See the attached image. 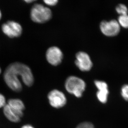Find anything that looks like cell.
Instances as JSON below:
<instances>
[{
  "mask_svg": "<svg viewBox=\"0 0 128 128\" xmlns=\"http://www.w3.org/2000/svg\"><path fill=\"white\" fill-rule=\"evenodd\" d=\"M19 76L28 87H31L34 84V76L28 66L19 62L11 63L5 70L4 78L6 85L14 91L20 92L22 90V84Z\"/></svg>",
  "mask_w": 128,
  "mask_h": 128,
  "instance_id": "obj_1",
  "label": "cell"
},
{
  "mask_svg": "<svg viewBox=\"0 0 128 128\" xmlns=\"http://www.w3.org/2000/svg\"><path fill=\"white\" fill-rule=\"evenodd\" d=\"M52 16L51 9L41 4H34L30 10V18L36 23H45L51 19Z\"/></svg>",
  "mask_w": 128,
  "mask_h": 128,
  "instance_id": "obj_2",
  "label": "cell"
},
{
  "mask_svg": "<svg viewBox=\"0 0 128 128\" xmlns=\"http://www.w3.org/2000/svg\"><path fill=\"white\" fill-rule=\"evenodd\" d=\"M86 87V83L84 80L76 76H70L66 81V90L77 98L82 97Z\"/></svg>",
  "mask_w": 128,
  "mask_h": 128,
  "instance_id": "obj_3",
  "label": "cell"
},
{
  "mask_svg": "<svg viewBox=\"0 0 128 128\" xmlns=\"http://www.w3.org/2000/svg\"><path fill=\"white\" fill-rule=\"evenodd\" d=\"M1 29L5 35L11 38L19 37L22 32L21 25L14 21H8L4 23Z\"/></svg>",
  "mask_w": 128,
  "mask_h": 128,
  "instance_id": "obj_4",
  "label": "cell"
},
{
  "mask_svg": "<svg viewBox=\"0 0 128 128\" xmlns=\"http://www.w3.org/2000/svg\"><path fill=\"white\" fill-rule=\"evenodd\" d=\"M100 29L102 32L106 36H113L120 32V26L115 20L110 21L104 20L100 23Z\"/></svg>",
  "mask_w": 128,
  "mask_h": 128,
  "instance_id": "obj_5",
  "label": "cell"
},
{
  "mask_svg": "<svg viewBox=\"0 0 128 128\" xmlns=\"http://www.w3.org/2000/svg\"><path fill=\"white\" fill-rule=\"evenodd\" d=\"M50 105L55 108H60L66 103V98L63 92L58 90H53L48 95Z\"/></svg>",
  "mask_w": 128,
  "mask_h": 128,
  "instance_id": "obj_6",
  "label": "cell"
},
{
  "mask_svg": "<svg viewBox=\"0 0 128 128\" xmlns=\"http://www.w3.org/2000/svg\"><path fill=\"white\" fill-rule=\"evenodd\" d=\"M75 64L80 70L88 71L92 66V63L89 55L84 52H80L76 54Z\"/></svg>",
  "mask_w": 128,
  "mask_h": 128,
  "instance_id": "obj_7",
  "label": "cell"
},
{
  "mask_svg": "<svg viewBox=\"0 0 128 128\" xmlns=\"http://www.w3.org/2000/svg\"><path fill=\"white\" fill-rule=\"evenodd\" d=\"M46 57L48 63L53 66H57L62 62L63 58V53L57 46L49 48L46 52Z\"/></svg>",
  "mask_w": 128,
  "mask_h": 128,
  "instance_id": "obj_8",
  "label": "cell"
},
{
  "mask_svg": "<svg viewBox=\"0 0 128 128\" xmlns=\"http://www.w3.org/2000/svg\"><path fill=\"white\" fill-rule=\"evenodd\" d=\"M7 104L17 116L20 118L23 116V111L25 106L22 100L18 99H11L8 100Z\"/></svg>",
  "mask_w": 128,
  "mask_h": 128,
  "instance_id": "obj_9",
  "label": "cell"
},
{
  "mask_svg": "<svg viewBox=\"0 0 128 128\" xmlns=\"http://www.w3.org/2000/svg\"><path fill=\"white\" fill-rule=\"evenodd\" d=\"M4 112L6 117L11 122L17 123L20 120V118L14 112L8 104L4 107Z\"/></svg>",
  "mask_w": 128,
  "mask_h": 128,
  "instance_id": "obj_10",
  "label": "cell"
},
{
  "mask_svg": "<svg viewBox=\"0 0 128 128\" xmlns=\"http://www.w3.org/2000/svg\"><path fill=\"white\" fill-rule=\"evenodd\" d=\"M108 89H102L98 90L97 93V97L99 101L102 103H106L108 100L109 94Z\"/></svg>",
  "mask_w": 128,
  "mask_h": 128,
  "instance_id": "obj_11",
  "label": "cell"
},
{
  "mask_svg": "<svg viewBox=\"0 0 128 128\" xmlns=\"http://www.w3.org/2000/svg\"><path fill=\"white\" fill-rule=\"evenodd\" d=\"M118 22L120 26L125 28H128V14L120 16Z\"/></svg>",
  "mask_w": 128,
  "mask_h": 128,
  "instance_id": "obj_12",
  "label": "cell"
},
{
  "mask_svg": "<svg viewBox=\"0 0 128 128\" xmlns=\"http://www.w3.org/2000/svg\"><path fill=\"white\" fill-rule=\"evenodd\" d=\"M116 10L120 16L128 14V9L127 7L123 4H118L116 8Z\"/></svg>",
  "mask_w": 128,
  "mask_h": 128,
  "instance_id": "obj_13",
  "label": "cell"
},
{
  "mask_svg": "<svg viewBox=\"0 0 128 128\" xmlns=\"http://www.w3.org/2000/svg\"><path fill=\"white\" fill-rule=\"evenodd\" d=\"M94 84L98 90L108 89V84L104 81L96 80L94 81Z\"/></svg>",
  "mask_w": 128,
  "mask_h": 128,
  "instance_id": "obj_14",
  "label": "cell"
},
{
  "mask_svg": "<svg viewBox=\"0 0 128 128\" xmlns=\"http://www.w3.org/2000/svg\"><path fill=\"white\" fill-rule=\"evenodd\" d=\"M121 94L124 100L128 101V85H124L121 89Z\"/></svg>",
  "mask_w": 128,
  "mask_h": 128,
  "instance_id": "obj_15",
  "label": "cell"
},
{
  "mask_svg": "<svg viewBox=\"0 0 128 128\" xmlns=\"http://www.w3.org/2000/svg\"><path fill=\"white\" fill-rule=\"evenodd\" d=\"M76 128H94V126L90 122H84L80 124Z\"/></svg>",
  "mask_w": 128,
  "mask_h": 128,
  "instance_id": "obj_16",
  "label": "cell"
},
{
  "mask_svg": "<svg viewBox=\"0 0 128 128\" xmlns=\"http://www.w3.org/2000/svg\"><path fill=\"white\" fill-rule=\"evenodd\" d=\"M44 2L45 4L49 6H54L57 4L58 0H44Z\"/></svg>",
  "mask_w": 128,
  "mask_h": 128,
  "instance_id": "obj_17",
  "label": "cell"
},
{
  "mask_svg": "<svg viewBox=\"0 0 128 128\" xmlns=\"http://www.w3.org/2000/svg\"><path fill=\"white\" fill-rule=\"evenodd\" d=\"M6 105V98L4 95L0 93V108H4Z\"/></svg>",
  "mask_w": 128,
  "mask_h": 128,
  "instance_id": "obj_18",
  "label": "cell"
},
{
  "mask_svg": "<svg viewBox=\"0 0 128 128\" xmlns=\"http://www.w3.org/2000/svg\"><path fill=\"white\" fill-rule=\"evenodd\" d=\"M21 128H34L32 126L30 125H25L24 126H22Z\"/></svg>",
  "mask_w": 128,
  "mask_h": 128,
  "instance_id": "obj_19",
  "label": "cell"
},
{
  "mask_svg": "<svg viewBox=\"0 0 128 128\" xmlns=\"http://www.w3.org/2000/svg\"><path fill=\"white\" fill-rule=\"evenodd\" d=\"M24 2H27L28 4H30L31 2H33L34 0H24Z\"/></svg>",
  "mask_w": 128,
  "mask_h": 128,
  "instance_id": "obj_20",
  "label": "cell"
},
{
  "mask_svg": "<svg viewBox=\"0 0 128 128\" xmlns=\"http://www.w3.org/2000/svg\"><path fill=\"white\" fill-rule=\"evenodd\" d=\"M1 18H2V12H1V10H0V20L1 19Z\"/></svg>",
  "mask_w": 128,
  "mask_h": 128,
  "instance_id": "obj_21",
  "label": "cell"
},
{
  "mask_svg": "<svg viewBox=\"0 0 128 128\" xmlns=\"http://www.w3.org/2000/svg\"><path fill=\"white\" fill-rule=\"evenodd\" d=\"M1 68H0V74H1Z\"/></svg>",
  "mask_w": 128,
  "mask_h": 128,
  "instance_id": "obj_22",
  "label": "cell"
}]
</instances>
